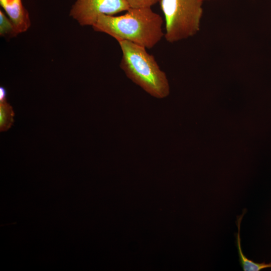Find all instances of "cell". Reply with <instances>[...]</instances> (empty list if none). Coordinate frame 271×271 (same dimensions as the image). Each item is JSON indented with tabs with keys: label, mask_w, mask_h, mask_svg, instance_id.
I'll return each instance as SVG.
<instances>
[{
	"label": "cell",
	"mask_w": 271,
	"mask_h": 271,
	"mask_svg": "<svg viewBox=\"0 0 271 271\" xmlns=\"http://www.w3.org/2000/svg\"><path fill=\"white\" fill-rule=\"evenodd\" d=\"M15 115L12 107L7 102L6 98L0 101V130L5 131L9 129L14 122Z\"/></svg>",
	"instance_id": "7"
},
{
	"label": "cell",
	"mask_w": 271,
	"mask_h": 271,
	"mask_svg": "<svg viewBox=\"0 0 271 271\" xmlns=\"http://www.w3.org/2000/svg\"><path fill=\"white\" fill-rule=\"evenodd\" d=\"M163 23L161 16L151 8H129L125 14L118 16L100 15L92 27L117 42L127 41L151 49L164 36Z\"/></svg>",
	"instance_id": "1"
},
{
	"label": "cell",
	"mask_w": 271,
	"mask_h": 271,
	"mask_svg": "<svg viewBox=\"0 0 271 271\" xmlns=\"http://www.w3.org/2000/svg\"><path fill=\"white\" fill-rule=\"evenodd\" d=\"M122 52L120 67L126 76L152 96L162 99L170 93L165 73L146 48L127 41L118 42Z\"/></svg>",
	"instance_id": "2"
},
{
	"label": "cell",
	"mask_w": 271,
	"mask_h": 271,
	"mask_svg": "<svg viewBox=\"0 0 271 271\" xmlns=\"http://www.w3.org/2000/svg\"><path fill=\"white\" fill-rule=\"evenodd\" d=\"M160 0H125L130 8H151Z\"/></svg>",
	"instance_id": "9"
},
{
	"label": "cell",
	"mask_w": 271,
	"mask_h": 271,
	"mask_svg": "<svg viewBox=\"0 0 271 271\" xmlns=\"http://www.w3.org/2000/svg\"><path fill=\"white\" fill-rule=\"evenodd\" d=\"M0 35L9 37H15L18 35L13 23L2 10L0 11Z\"/></svg>",
	"instance_id": "8"
},
{
	"label": "cell",
	"mask_w": 271,
	"mask_h": 271,
	"mask_svg": "<svg viewBox=\"0 0 271 271\" xmlns=\"http://www.w3.org/2000/svg\"><path fill=\"white\" fill-rule=\"evenodd\" d=\"M129 8L125 0H76L70 15L81 26H92L100 15L113 16Z\"/></svg>",
	"instance_id": "4"
},
{
	"label": "cell",
	"mask_w": 271,
	"mask_h": 271,
	"mask_svg": "<svg viewBox=\"0 0 271 271\" xmlns=\"http://www.w3.org/2000/svg\"><path fill=\"white\" fill-rule=\"evenodd\" d=\"M7 91L3 87H0V101L3 100L6 98Z\"/></svg>",
	"instance_id": "10"
},
{
	"label": "cell",
	"mask_w": 271,
	"mask_h": 271,
	"mask_svg": "<svg viewBox=\"0 0 271 271\" xmlns=\"http://www.w3.org/2000/svg\"><path fill=\"white\" fill-rule=\"evenodd\" d=\"M246 210H243L242 214L237 217V225L238 232L236 235V245L239 258L240 264L244 271H259L264 268L271 267V263H257L247 258L243 254L241 246V238L240 236V224L242 219L245 214Z\"/></svg>",
	"instance_id": "6"
},
{
	"label": "cell",
	"mask_w": 271,
	"mask_h": 271,
	"mask_svg": "<svg viewBox=\"0 0 271 271\" xmlns=\"http://www.w3.org/2000/svg\"><path fill=\"white\" fill-rule=\"evenodd\" d=\"M165 23L164 37L169 43L196 35L203 14L201 0H160Z\"/></svg>",
	"instance_id": "3"
},
{
	"label": "cell",
	"mask_w": 271,
	"mask_h": 271,
	"mask_svg": "<svg viewBox=\"0 0 271 271\" xmlns=\"http://www.w3.org/2000/svg\"><path fill=\"white\" fill-rule=\"evenodd\" d=\"M0 5L13 23L18 34L28 29L31 21L22 0H0Z\"/></svg>",
	"instance_id": "5"
},
{
	"label": "cell",
	"mask_w": 271,
	"mask_h": 271,
	"mask_svg": "<svg viewBox=\"0 0 271 271\" xmlns=\"http://www.w3.org/2000/svg\"><path fill=\"white\" fill-rule=\"evenodd\" d=\"M201 1H202L203 2V1H205V0H201Z\"/></svg>",
	"instance_id": "11"
}]
</instances>
